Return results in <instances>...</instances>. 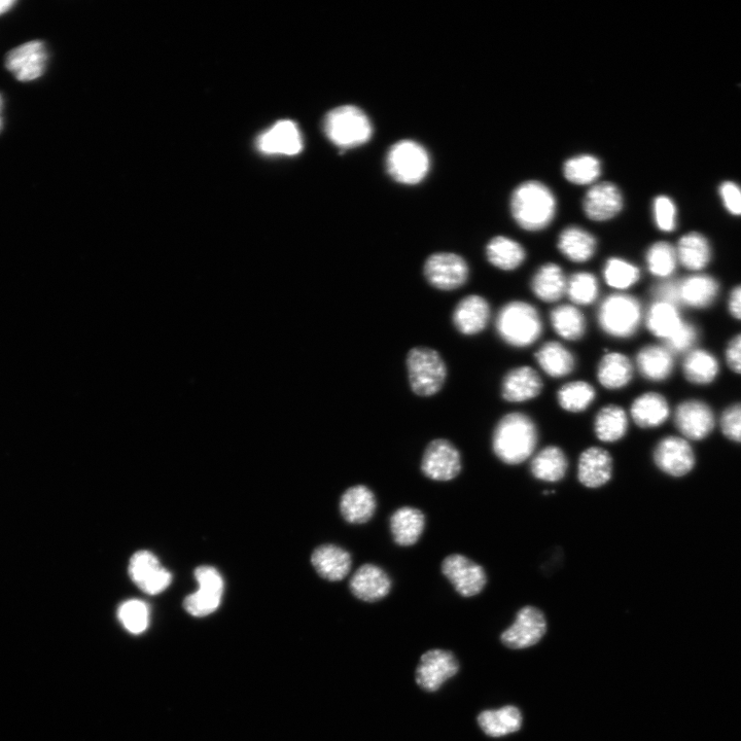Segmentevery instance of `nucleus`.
Returning <instances> with one entry per match:
<instances>
[{"label":"nucleus","mask_w":741,"mask_h":741,"mask_svg":"<svg viewBox=\"0 0 741 741\" xmlns=\"http://www.w3.org/2000/svg\"><path fill=\"white\" fill-rule=\"evenodd\" d=\"M568 467L566 454L559 447L548 446L534 457L531 471L536 479L555 483L566 476Z\"/></svg>","instance_id":"nucleus-37"},{"label":"nucleus","mask_w":741,"mask_h":741,"mask_svg":"<svg viewBox=\"0 0 741 741\" xmlns=\"http://www.w3.org/2000/svg\"><path fill=\"white\" fill-rule=\"evenodd\" d=\"M567 294L576 305L588 306L599 294L597 278L589 272H578L568 280Z\"/></svg>","instance_id":"nucleus-46"},{"label":"nucleus","mask_w":741,"mask_h":741,"mask_svg":"<svg viewBox=\"0 0 741 741\" xmlns=\"http://www.w3.org/2000/svg\"><path fill=\"white\" fill-rule=\"evenodd\" d=\"M613 475V458L601 447L586 449L580 456L578 478L587 488L606 485Z\"/></svg>","instance_id":"nucleus-23"},{"label":"nucleus","mask_w":741,"mask_h":741,"mask_svg":"<svg viewBox=\"0 0 741 741\" xmlns=\"http://www.w3.org/2000/svg\"><path fill=\"white\" fill-rule=\"evenodd\" d=\"M633 377V365L620 352H609L597 368V379L607 390L617 391L626 387Z\"/></svg>","instance_id":"nucleus-34"},{"label":"nucleus","mask_w":741,"mask_h":741,"mask_svg":"<svg viewBox=\"0 0 741 741\" xmlns=\"http://www.w3.org/2000/svg\"><path fill=\"white\" fill-rule=\"evenodd\" d=\"M487 261L503 271L518 269L526 260L524 247L512 238L497 236L486 246Z\"/></svg>","instance_id":"nucleus-33"},{"label":"nucleus","mask_w":741,"mask_h":741,"mask_svg":"<svg viewBox=\"0 0 741 741\" xmlns=\"http://www.w3.org/2000/svg\"><path fill=\"white\" fill-rule=\"evenodd\" d=\"M676 251L681 264L692 271L704 269L712 259L709 240L697 232H691L683 236Z\"/></svg>","instance_id":"nucleus-35"},{"label":"nucleus","mask_w":741,"mask_h":741,"mask_svg":"<svg viewBox=\"0 0 741 741\" xmlns=\"http://www.w3.org/2000/svg\"><path fill=\"white\" fill-rule=\"evenodd\" d=\"M460 670L455 656L449 651L432 650L423 654L416 669V683L428 692L438 691Z\"/></svg>","instance_id":"nucleus-14"},{"label":"nucleus","mask_w":741,"mask_h":741,"mask_svg":"<svg viewBox=\"0 0 741 741\" xmlns=\"http://www.w3.org/2000/svg\"><path fill=\"white\" fill-rule=\"evenodd\" d=\"M675 423L684 437L699 441L711 435L716 421L709 405L701 401L689 400L677 408Z\"/></svg>","instance_id":"nucleus-18"},{"label":"nucleus","mask_w":741,"mask_h":741,"mask_svg":"<svg viewBox=\"0 0 741 741\" xmlns=\"http://www.w3.org/2000/svg\"><path fill=\"white\" fill-rule=\"evenodd\" d=\"M637 366L646 379L660 382L672 375L675 360L672 352L666 347L648 345L639 351Z\"/></svg>","instance_id":"nucleus-30"},{"label":"nucleus","mask_w":741,"mask_h":741,"mask_svg":"<svg viewBox=\"0 0 741 741\" xmlns=\"http://www.w3.org/2000/svg\"><path fill=\"white\" fill-rule=\"evenodd\" d=\"M653 294L657 298V301L673 304L675 306L681 304L679 281L666 280L660 282V284L654 288Z\"/></svg>","instance_id":"nucleus-52"},{"label":"nucleus","mask_w":741,"mask_h":741,"mask_svg":"<svg viewBox=\"0 0 741 741\" xmlns=\"http://www.w3.org/2000/svg\"><path fill=\"white\" fill-rule=\"evenodd\" d=\"M118 617L130 633L140 634L145 632L149 626V607L138 599H131L121 605Z\"/></svg>","instance_id":"nucleus-47"},{"label":"nucleus","mask_w":741,"mask_h":741,"mask_svg":"<svg viewBox=\"0 0 741 741\" xmlns=\"http://www.w3.org/2000/svg\"><path fill=\"white\" fill-rule=\"evenodd\" d=\"M539 373L527 366L511 370L502 383V396L510 403H523L539 397L543 391Z\"/></svg>","instance_id":"nucleus-22"},{"label":"nucleus","mask_w":741,"mask_h":741,"mask_svg":"<svg viewBox=\"0 0 741 741\" xmlns=\"http://www.w3.org/2000/svg\"><path fill=\"white\" fill-rule=\"evenodd\" d=\"M324 131L328 139L340 149H354L370 140L373 128L368 116L354 105H343L325 118Z\"/></svg>","instance_id":"nucleus-4"},{"label":"nucleus","mask_w":741,"mask_h":741,"mask_svg":"<svg viewBox=\"0 0 741 741\" xmlns=\"http://www.w3.org/2000/svg\"><path fill=\"white\" fill-rule=\"evenodd\" d=\"M557 246L559 252L571 262L585 263L594 257L597 241L588 231L571 226L561 232Z\"/></svg>","instance_id":"nucleus-27"},{"label":"nucleus","mask_w":741,"mask_h":741,"mask_svg":"<svg viewBox=\"0 0 741 741\" xmlns=\"http://www.w3.org/2000/svg\"><path fill=\"white\" fill-rule=\"evenodd\" d=\"M698 338L697 329L688 323H684L682 327L669 339L665 341L666 348L672 352V354H683L693 347Z\"/></svg>","instance_id":"nucleus-49"},{"label":"nucleus","mask_w":741,"mask_h":741,"mask_svg":"<svg viewBox=\"0 0 741 741\" xmlns=\"http://www.w3.org/2000/svg\"><path fill=\"white\" fill-rule=\"evenodd\" d=\"M726 360L732 371L741 374V334L734 337L728 344Z\"/></svg>","instance_id":"nucleus-53"},{"label":"nucleus","mask_w":741,"mask_h":741,"mask_svg":"<svg viewBox=\"0 0 741 741\" xmlns=\"http://www.w3.org/2000/svg\"><path fill=\"white\" fill-rule=\"evenodd\" d=\"M536 360L542 370L553 378L566 377L576 367L573 352L556 341L543 344L537 351Z\"/></svg>","instance_id":"nucleus-32"},{"label":"nucleus","mask_w":741,"mask_h":741,"mask_svg":"<svg viewBox=\"0 0 741 741\" xmlns=\"http://www.w3.org/2000/svg\"><path fill=\"white\" fill-rule=\"evenodd\" d=\"M131 580L140 590L155 595L163 592L171 583V574L164 569L158 558L149 551L136 552L129 564Z\"/></svg>","instance_id":"nucleus-17"},{"label":"nucleus","mask_w":741,"mask_h":741,"mask_svg":"<svg viewBox=\"0 0 741 741\" xmlns=\"http://www.w3.org/2000/svg\"><path fill=\"white\" fill-rule=\"evenodd\" d=\"M602 173L601 161L590 155L574 157L563 166L566 179L575 185L594 183Z\"/></svg>","instance_id":"nucleus-43"},{"label":"nucleus","mask_w":741,"mask_h":741,"mask_svg":"<svg viewBox=\"0 0 741 741\" xmlns=\"http://www.w3.org/2000/svg\"><path fill=\"white\" fill-rule=\"evenodd\" d=\"M394 541L399 546L408 547L416 544L426 527V516L412 507L398 509L390 520Z\"/></svg>","instance_id":"nucleus-29"},{"label":"nucleus","mask_w":741,"mask_h":741,"mask_svg":"<svg viewBox=\"0 0 741 741\" xmlns=\"http://www.w3.org/2000/svg\"><path fill=\"white\" fill-rule=\"evenodd\" d=\"M49 52L42 41H30L11 50L5 60L9 72L22 83L41 79L48 68Z\"/></svg>","instance_id":"nucleus-9"},{"label":"nucleus","mask_w":741,"mask_h":741,"mask_svg":"<svg viewBox=\"0 0 741 741\" xmlns=\"http://www.w3.org/2000/svg\"><path fill=\"white\" fill-rule=\"evenodd\" d=\"M655 223L663 232H673L677 227V207L672 199L659 196L654 201Z\"/></svg>","instance_id":"nucleus-48"},{"label":"nucleus","mask_w":741,"mask_h":741,"mask_svg":"<svg viewBox=\"0 0 741 741\" xmlns=\"http://www.w3.org/2000/svg\"><path fill=\"white\" fill-rule=\"evenodd\" d=\"M642 306L637 298L615 294L604 300L598 309L597 320L602 330L614 338L632 337L642 323Z\"/></svg>","instance_id":"nucleus-6"},{"label":"nucleus","mask_w":741,"mask_h":741,"mask_svg":"<svg viewBox=\"0 0 741 741\" xmlns=\"http://www.w3.org/2000/svg\"><path fill=\"white\" fill-rule=\"evenodd\" d=\"M496 327L502 340L517 348L533 345L543 334L539 311L523 301L506 304L498 314Z\"/></svg>","instance_id":"nucleus-3"},{"label":"nucleus","mask_w":741,"mask_h":741,"mask_svg":"<svg viewBox=\"0 0 741 741\" xmlns=\"http://www.w3.org/2000/svg\"><path fill=\"white\" fill-rule=\"evenodd\" d=\"M512 216L522 229L538 232L546 229L556 214V199L540 182L520 185L511 200Z\"/></svg>","instance_id":"nucleus-2"},{"label":"nucleus","mask_w":741,"mask_h":741,"mask_svg":"<svg viewBox=\"0 0 741 741\" xmlns=\"http://www.w3.org/2000/svg\"><path fill=\"white\" fill-rule=\"evenodd\" d=\"M719 192L729 213L733 216H741V189L733 182H725L721 185Z\"/></svg>","instance_id":"nucleus-51"},{"label":"nucleus","mask_w":741,"mask_h":741,"mask_svg":"<svg viewBox=\"0 0 741 741\" xmlns=\"http://www.w3.org/2000/svg\"><path fill=\"white\" fill-rule=\"evenodd\" d=\"M199 590L189 595L184 602L186 611L194 617L213 614L221 605L224 581L221 574L211 567H200L195 572Z\"/></svg>","instance_id":"nucleus-10"},{"label":"nucleus","mask_w":741,"mask_h":741,"mask_svg":"<svg viewBox=\"0 0 741 741\" xmlns=\"http://www.w3.org/2000/svg\"><path fill=\"white\" fill-rule=\"evenodd\" d=\"M349 588L361 601L375 603L390 593L392 580L381 568L368 563L352 576Z\"/></svg>","instance_id":"nucleus-21"},{"label":"nucleus","mask_w":741,"mask_h":741,"mask_svg":"<svg viewBox=\"0 0 741 741\" xmlns=\"http://www.w3.org/2000/svg\"><path fill=\"white\" fill-rule=\"evenodd\" d=\"M568 280L562 268L555 263L541 266L531 282L533 293L547 303L559 301L567 293Z\"/></svg>","instance_id":"nucleus-28"},{"label":"nucleus","mask_w":741,"mask_h":741,"mask_svg":"<svg viewBox=\"0 0 741 741\" xmlns=\"http://www.w3.org/2000/svg\"><path fill=\"white\" fill-rule=\"evenodd\" d=\"M430 156L425 148L413 140H402L387 154V171L403 185H416L426 179L430 170Z\"/></svg>","instance_id":"nucleus-7"},{"label":"nucleus","mask_w":741,"mask_h":741,"mask_svg":"<svg viewBox=\"0 0 741 741\" xmlns=\"http://www.w3.org/2000/svg\"><path fill=\"white\" fill-rule=\"evenodd\" d=\"M646 260L648 269L653 275L659 278H667L672 276L677 268V251L668 242H656L650 246Z\"/></svg>","instance_id":"nucleus-44"},{"label":"nucleus","mask_w":741,"mask_h":741,"mask_svg":"<svg viewBox=\"0 0 741 741\" xmlns=\"http://www.w3.org/2000/svg\"><path fill=\"white\" fill-rule=\"evenodd\" d=\"M684 374L691 383L705 385L713 382L719 374V363L711 352L696 349L689 352L683 365Z\"/></svg>","instance_id":"nucleus-41"},{"label":"nucleus","mask_w":741,"mask_h":741,"mask_svg":"<svg viewBox=\"0 0 741 741\" xmlns=\"http://www.w3.org/2000/svg\"><path fill=\"white\" fill-rule=\"evenodd\" d=\"M555 332L563 339L577 341L586 333V319L583 313L573 305H559L550 314Z\"/></svg>","instance_id":"nucleus-39"},{"label":"nucleus","mask_w":741,"mask_h":741,"mask_svg":"<svg viewBox=\"0 0 741 741\" xmlns=\"http://www.w3.org/2000/svg\"><path fill=\"white\" fill-rule=\"evenodd\" d=\"M681 304L693 308H707L719 294L718 281L710 275L698 274L679 281Z\"/></svg>","instance_id":"nucleus-26"},{"label":"nucleus","mask_w":741,"mask_h":741,"mask_svg":"<svg viewBox=\"0 0 741 741\" xmlns=\"http://www.w3.org/2000/svg\"><path fill=\"white\" fill-rule=\"evenodd\" d=\"M4 111H5V100H4L3 95L0 94V133L3 132L4 126H5Z\"/></svg>","instance_id":"nucleus-56"},{"label":"nucleus","mask_w":741,"mask_h":741,"mask_svg":"<svg viewBox=\"0 0 741 741\" xmlns=\"http://www.w3.org/2000/svg\"><path fill=\"white\" fill-rule=\"evenodd\" d=\"M654 462L658 469L672 477H684L695 466V454L689 442L680 437L662 439L654 450Z\"/></svg>","instance_id":"nucleus-15"},{"label":"nucleus","mask_w":741,"mask_h":741,"mask_svg":"<svg viewBox=\"0 0 741 741\" xmlns=\"http://www.w3.org/2000/svg\"><path fill=\"white\" fill-rule=\"evenodd\" d=\"M491 310L486 299L471 295L458 303L453 311L455 329L463 335L475 336L487 327Z\"/></svg>","instance_id":"nucleus-20"},{"label":"nucleus","mask_w":741,"mask_h":741,"mask_svg":"<svg viewBox=\"0 0 741 741\" xmlns=\"http://www.w3.org/2000/svg\"><path fill=\"white\" fill-rule=\"evenodd\" d=\"M594 387L586 381H573L564 384L557 393L559 406L568 412L581 413L595 401Z\"/></svg>","instance_id":"nucleus-42"},{"label":"nucleus","mask_w":741,"mask_h":741,"mask_svg":"<svg viewBox=\"0 0 741 741\" xmlns=\"http://www.w3.org/2000/svg\"><path fill=\"white\" fill-rule=\"evenodd\" d=\"M442 573L457 593L464 597L478 595L487 583L484 569L472 559L461 554L446 557L442 563Z\"/></svg>","instance_id":"nucleus-13"},{"label":"nucleus","mask_w":741,"mask_h":741,"mask_svg":"<svg viewBox=\"0 0 741 741\" xmlns=\"http://www.w3.org/2000/svg\"><path fill=\"white\" fill-rule=\"evenodd\" d=\"M604 277L611 288L627 290L638 284L641 270L624 259L611 258L605 264Z\"/></svg>","instance_id":"nucleus-45"},{"label":"nucleus","mask_w":741,"mask_h":741,"mask_svg":"<svg viewBox=\"0 0 741 741\" xmlns=\"http://www.w3.org/2000/svg\"><path fill=\"white\" fill-rule=\"evenodd\" d=\"M683 324L680 312L673 304L657 301L647 315L649 331L664 341L672 337Z\"/></svg>","instance_id":"nucleus-40"},{"label":"nucleus","mask_w":741,"mask_h":741,"mask_svg":"<svg viewBox=\"0 0 741 741\" xmlns=\"http://www.w3.org/2000/svg\"><path fill=\"white\" fill-rule=\"evenodd\" d=\"M546 631L547 621L543 612L527 606L518 612L514 624L502 633L501 640L509 649L522 650L537 645Z\"/></svg>","instance_id":"nucleus-11"},{"label":"nucleus","mask_w":741,"mask_h":741,"mask_svg":"<svg viewBox=\"0 0 741 741\" xmlns=\"http://www.w3.org/2000/svg\"><path fill=\"white\" fill-rule=\"evenodd\" d=\"M538 440L534 420L524 413L514 412L505 415L494 429L492 449L501 462L515 466L534 454Z\"/></svg>","instance_id":"nucleus-1"},{"label":"nucleus","mask_w":741,"mask_h":741,"mask_svg":"<svg viewBox=\"0 0 741 741\" xmlns=\"http://www.w3.org/2000/svg\"><path fill=\"white\" fill-rule=\"evenodd\" d=\"M412 392L420 397H432L443 388L447 367L439 352L429 347H414L406 359Z\"/></svg>","instance_id":"nucleus-5"},{"label":"nucleus","mask_w":741,"mask_h":741,"mask_svg":"<svg viewBox=\"0 0 741 741\" xmlns=\"http://www.w3.org/2000/svg\"><path fill=\"white\" fill-rule=\"evenodd\" d=\"M628 430V417L623 408L608 405L599 410L594 421V432L598 440L614 443L625 437Z\"/></svg>","instance_id":"nucleus-38"},{"label":"nucleus","mask_w":741,"mask_h":741,"mask_svg":"<svg viewBox=\"0 0 741 741\" xmlns=\"http://www.w3.org/2000/svg\"><path fill=\"white\" fill-rule=\"evenodd\" d=\"M311 563L316 573L323 579L330 582H339L349 574L352 559L346 550L336 545L327 544L313 551Z\"/></svg>","instance_id":"nucleus-24"},{"label":"nucleus","mask_w":741,"mask_h":741,"mask_svg":"<svg viewBox=\"0 0 741 741\" xmlns=\"http://www.w3.org/2000/svg\"><path fill=\"white\" fill-rule=\"evenodd\" d=\"M583 208L590 220L606 222L621 213L623 197L616 185L608 182L597 184L585 195Z\"/></svg>","instance_id":"nucleus-19"},{"label":"nucleus","mask_w":741,"mask_h":741,"mask_svg":"<svg viewBox=\"0 0 741 741\" xmlns=\"http://www.w3.org/2000/svg\"><path fill=\"white\" fill-rule=\"evenodd\" d=\"M17 4L15 0H0V16L11 12Z\"/></svg>","instance_id":"nucleus-55"},{"label":"nucleus","mask_w":741,"mask_h":741,"mask_svg":"<svg viewBox=\"0 0 741 741\" xmlns=\"http://www.w3.org/2000/svg\"><path fill=\"white\" fill-rule=\"evenodd\" d=\"M721 430L729 440L741 443V404L732 405L723 412Z\"/></svg>","instance_id":"nucleus-50"},{"label":"nucleus","mask_w":741,"mask_h":741,"mask_svg":"<svg viewBox=\"0 0 741 741\" xmlns=\"http://www.w3.org/2000/svg\"><path fill=\"white\" fill-rule=\"evenodd\" d=\"M374 493L365 485L347 489L340 500V512L350 524H364L371 520L376 511Z\"/></svg>","instance_id":"nucleus-25"},{"label":"nucleus","mask_w":741,"mask_h":741,"mask_svg":"<svg viewBox=\"0 0 741 741\" xmlns=\"http://www.w3.org/2000/svg\"><path fill=\"white\" fill-rule=\"evenodd\" d=\"M423 274L433 288L448 292L467 284L470 268L468 262L460 255L436 253L423 265Z\"/></svg>","instance_id":"nucleus-8"},{"label":"nucleus","mask_w":741,"mask_h":741,"mask_svg":"<svg viewBox=\"0 0 741 741\" xmlns=\"http://www.w3.org/2000/svg\"><path fill=\"white\" fill-rule=\"evenodd\" d=\"M483 732L491 737H502L515 733L521 729L522 714L513 705H507L500 710L484 711L477 718Z\"/></svg>","instance_id":"nucleus-36"},{"label":"nucleus","mask_w":741,"mask_h":741,"mask_svg":"<svg viewBox=\"0 0 741 741\" xmlns=\"http://www.w3.org/2000/svg\"><path fill=\"white\" fill-rule=\"evenodd\" d=\"M258 150L268 156H297L304 149L299 126L291 120H281L257 139Z\"/></svg>","instance_id":"nucleus-16"},{"label":"nucleus","mask_w":741,"mask_h":741,"mask_svg":"<svg viewBox=\"0 0 741 741\" xmlns=\"http://www.w3.org/2000/svg\"><path fill=\"white\" fill-rule=\"evenodd\" d=\"M729 311L736 320L741 321V286L735 288L730 294Z\"/></svg>","instance_id":"nucleus-54"},{"label":"nucleus","mask_w":741,"mask_h":741,"mask_svg":"<svg viewBox=\"0 0 741 741\" xmlns=\"http://www.w3.org/2000/svg\"><path fill=\"white\" fill-rule=\"evenodd\" d=\"M421 471L434 481H451L462 471L461 453L447 440H434L423 454Z\"/></svg>","instance_id":"nucleus-12"},{"label":"nucleus","mask_w":741,"mask_h":741,"mask_svg":"<svg viewBox=\"0 0 741 741\" xmlns=\"http://www.w3.org/2000/svg\"><path fill=\"white\" fill-rule=\"evenodd\" d=\"M630 412L634 422L640 428L655 429L667 420L670 409L662 395L647 393L633 401Z\"/></svg>","instance_id":"nucleus-31"}]
</instances>
